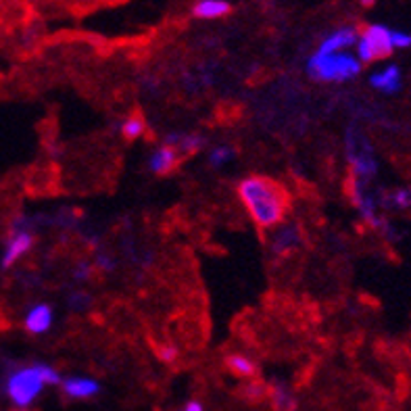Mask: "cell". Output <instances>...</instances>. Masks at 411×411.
I'll list each match as a JSON object with an SVG mask.
<instances>
[{"instance_id": "2e32d148", "label": "cell", "mask_w": 411, "mask_h": 411, "mask_svg": "<svg viewBox=\"0 0 411 411\" xmlns=\"http://www.w3.org/2000/svg\"><path fill=\"white\" fill-rule=\"evenodd\" d=\"M145 119L140 115H129L121 121V134L125 136L127 140H136V138H140V136L145 134Z\"/></svg>"}, {"instance_id": "52a82bcc", "label": "cell", "mask_w": 411, "mask_h": 411, "mask_svg": "<svg viewBox=\"0 0 411 411\" xmlns=\"http://www.w3.org/2000/svg\"><path fill=\"white\" fill-rule=\"evenodd\" d=\"M271 238H269V249L276 257L291 255L303 244V232L299 224L295 222H282L276 228H271Z\"/></svg>"}, {"instance_id": "3957f363", "label": "cell", "mask_w": 411, "mask_h": 411, "mask_svg": "<svg viewBox=\"0 0 411 411\" xmlns=\"http://www.w3.org/2000/svg\"><path fill=\"white\" fill-rule=\"evenodd\" d=\"M307 72L311 78L322 82H349L359 76L361 61L353 54L332 52V54H317L313 52L307 61Z\"/></svg>"}, {"instance_id": "e0dca14e", "label": "cell", "mask_w": 411, "mask_h": 411, "mask_svg": "<svg viewBox=\"0 0 411 411\" xmlns=\"http://www.w3.org/2000/svg\"><path fill=\"white\" fill-rule=\"evenodd\" d=\"M228 368H230L234 374L244 376V378H251V376H255V372H257V366H255L246 355H240V353H234V355L228 357Z\"/></svg>"}, {"instance_id": "ac0fdd59", "label": "cell", "mask_w": 411, "mask_h": 411, "mask_svg": "<svg viewBox=\"0 0 411 411\" xmlns=\"http://www.w3.org/2000/svg\"><path fill=\"white\" fill-rule=\"evenodd\" d=\"M234 155H236V151H234L232 147H228V145H218V147H213V149L209 151V163H211V167L220 169V167L228 165V163L234 159Z\"/></svg>"}, {"instance_id": "d4e9b609", "label": "cell", "mask_w": 411, "mask_h": 411, "mask_svg": "<svg viewBox=\"0 0 411 411\" xmlns=\"http://www.w3.org/2000/svg\"><path fill=\"white\" fill-rule=\"evenodd\" d=\"M182 411H202V405H200V403H194V401H192V403H188V405H186V407H184Z\"/></svg>"}, {"instance_id": "8992f818", "label": "cell", "mask_w": 411, "mask_h": 411, "mask_svg": "<svg viewBox=\"0 0 411 411\" xmlns=\"http://www.w3.org/2000/svg\"><path fill=\"white\" fill-rule=\"evenodd\" d=\"M394 50L390 40V30L380 23L368 25L357 38V59L361 63H372L390 56Z\"/></svg>"}, {"instance_id": "7c38bea8", "label": "cell", "mask_w": 411, "mask_h": 411, "mask_svg": "<svg viewBox=\"0 0 411 411\" xmlns=\"http://www.w3.org/2000/svg\"><path fill=\"white\" fill-rule=\"evenodd\" d=\"M178 157H180V155H178L171 147H167V145L157 147V149L151 153V157H149V169H151L153 173H157V176L169 173V171L176 167Z\"/></svg>"}, {"instance_id": "cb8c5ba5", "label": "cell", "mask_w": 411, "mask_h": 411, "mask_svg": "<svg viewBox=\"0 0 411 411\" xmlns=\"http://www.w3.org/2000/svg\"><path fill=\"white\" fill-rule=\"evenodd\" d=\"M157 355L163 361H173L178 357V349L173 345H161V347H157Z\"/></svg>"}, {"instance_id": "4fadbf2b", "label": "cell", "mask_w": 411, "mask_h": 411, "mask_svg": "<svg viewBox=\"0 0 411 411\" xmlns=\"http://www.w3.org/2000/svg\"><path fill=\"white\" fill-rule=\"evenodd\" d=\"M370 84L376 90H380V92H388V94L399 92V88H401V70L397 65H388L386 70H382V72H378V74H374L370 78Z\"/></svg>"}, {"instance_id": "5b68a950", "label": "cell", "mask_w": 411, "mask_h": 411, "mask_svg": "<svg viewBox=\"0 0 411 411\" xmlns=\"http://www.w3.org/2000/svg\"><path fill=\"white\" fill-rule=\"evenodd\" d=\"M32 228H34V220L28 218V215H19L13 222L9 240L5 244L3 257H0V267H3V269L13 267L25 253L32 251V246H34V232H32Z\"/></svg>"}, {"instance_id": "7402d4cb", "label": "cell", "mask_w": 411, "mask_h": 411, "mask_svg": "<svg viewBox=\"0 0 411 411\" xmlns=\"http://www.w3.org/2000/svg\"><path fill=\"white\" fill-rule=\"evenodd\" d=\"M273 401H276L278 409H284V411H291L295 407V401L291 397V392L286 388H276L273 390Z\"/></svg>"}, {"instance_id": "9a60e30c", "label": "cell", "mask_w": 411, "mask_h": 411, "mask_svg": "<svg viewBox=\"0 0 411 411\" xmlns=\"http://www.w3.org/2000/svg\"><path fill=\"white\" fill-rule=\"evenodd\" d=\"M380 204L386 209H409L411 207V188H399L390 194H382Z\"/></svg>"}, {"instance_id": "5bb4252c", "label": "cell", "mask_w": 411, "mask_h": 411, "mask_svg": "<svg viewBox=\"0 0 411 411\" xmlns=\"http://www.w3.org/2000/svg\"><path fill=\"white\" fill-rule=\"evenodd\" d=\"M230 13V3L226 0H198L192 9L196 19H220Z\"/></svg>"}, {"instance_id": "9c48e42d", "label": "cell", "mask_w": 411, "mask_h": 411, "mask_svg": "<svg viewBox=\"0 0 411 411\" xmlns=\"http://www.w3.org/2000/svg\"><path fill=\"white\" fill-rule=\"evenodd\" d=\"M204 136L194 131H169L165 136V145L171 147L178 155H194L204 147Z\"/></svg>"}, {"instance_id": "ffe728a7", "label": "cell", "mask_w": 411, "mask_h": 411, "mask_svg": "<svg viewBox=\"0 0 411 411\" xmlns=\"http://www.w3.org/2000/svg\"><path fill=\"white\" fill-rule=\"evenodd\" d=\"M90 303H92V297L88 293H84V291H74L70 295V307L76 309V311H82V309L90 307Z\"/></svg>"}, {"instance_id": "7a4b0ae2", "label": "cell", "mask_w": 411, "mask_h": 411, "mask_svg": "<svg viewBox=\"0 0 411 411\" xmlns=\"http://www.w3.org/2000/svg\"><path fill=\"white\" fill-rule=\"evenodd\" d=\"M61 376L48 363H32L9 372L5 380V394L19 407H30L46 384H59Z\"/></svg>"}, {"instance_id": "ba28073f", "label": "cell", "mask_w": 411, "mask_h": 411, "mask_svg": "<svg viewBox=\"0 0 411 411\" xmlns=\"http://www.w3.org/2000/svg\"><path fill=\"white\" fill-rule=\"evenodd\" d=\"M359 38L357 28L353 25H342L334 32H330L317 46V54H332V52H345L347 48L355 46Z\"/></svg>"}, {"instance_id": "603a6c76", "label": "cell", "mask_w": 411, "mask_h": 411, "mask_svg": "<svg viewBox=\"0 0 411 411\" xmlns=\"http://www.w3.org/2000/svg\"><path fill=\"white\" fill-rule=\"evenodd\" d=\"M390 40L394 48H409L411 46V32L390 30Z\"/></svg>"}, {"instance_id": "8fae6325", "label": "cell", "mask_w": 411, "mask_h": 411, "mask_svg": "<svg viewBox=\"0 0 411 411\" xmlns=\"http://www.w3.org/2000/svg\"><path fill=\"white\" fill-rule=\"evenodd\" d=\"M63 392L72 399H88L101 392V384L92 378H82V376H72L61 382Z\"/></svg>"}, {"instance_id": "44dd1931", "label": "cell", "mask_w": 411, "mask_h": 411, "mask_svg": "<svg viewBox=\"0 0 411 411\" xmlns=\"http://www.w3.org/2000/svg\"><path fill=\"white\" fill-rule=\"evenodd\" d=\"M90 276H92V263L86 261V259L78 261L76 267H74V280L76 282H86V280H90Z\"/></svg>"}, {"instance_id": "6da1fadb", "label": "cell", "mask_w": 411, "mask_h": 411, "mask_svg": "<svg viewBox=\"0 0 411 411\" xmlns=\"http://www.w3.org/2000/svg\"><path fill=\"white\" fill-rule=\"evenodd\" d=\"M238 196L244 202L251 220L263 230H271L282 224L291 204L284 186L265 176L244 178L238 184Z\"/></svg>"}, {"instance_id": "d6986e66", "label": "cell", "mask_w": 411, "mask_h": 411, "mask_svg": "<svg viewBox=\"0 0 411 411\" xmlns=\"http://www.w3.org/2000/svg\"><path fill=\"white\" fill-rule=\"evenodd\" d=\"M94 265H96L101 271H105V273H113V271L117 269V261H115V257L109 255V253H96Z\"/></svg>"}, {"instance_id": "277c9868", "label": "cell", "mask_w": 411, "mask_h": 411, "mask_svg": "<svg viewBox=\"0 0 411 411\" xmlns=\"http://www.w3.org/2000/svg\"><path fill=\"white\" fill-rule=\"evenodd\" d=\"M347 155L353 167V176L363 178V180H372L376 176L378 163L374 157V149L359 127L347 129Z\"/></svg>"}, {"instance_id": "30bf717a", "label": "cell", "mask_w": 411, "mask_h": 411, "mask_svg": "<svg viewBox=\"0 0 411 411\" xmlns=\"http://www.w3.org/2000/svg\"><path fill=\"white\" fill-rule=\"evenodd\" d=\"M52 322H54V313L48 303H36L25 313V328H28V332H32L36 336L46 334L52 328Z\"/></svg>"}]
</instances>
